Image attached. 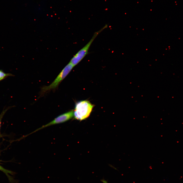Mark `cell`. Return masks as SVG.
I'll return each mask as SVG.
<instances>
[{
	"label": "cell",
	"mask_w": 183,
	"mask_h": 183,
	"mask_svg": "<svg viewBox=\"0 0 183 183\" xmlns=\"http://www.w3.org/2000/svg\"><path fill=\"white\" fill-rule=\"evenodd\" d=\"M94 106L87 100L77 102L73 110V116L75 119L79 120L85 119L89 116Z\"/></svg>",
	"instance_id": "6da1fadb"
},
{
	"label": "cell",
	"mask_w": 183,
	"mask_h": 183,
	"mask_svg": "<svg viewBox=\"0 0 183 183\" xmlns=\"http://www.w3.org/2000/svg\"><path fill=\"white\" fill-rule=\"evenodd\" d=\"M74 66L70 62L64 68L54 80L49 85L44 86L41 89V96L56 89L61 82L66 77Z\"/></svg>",
	"instance_id": "7a4b0ae2"
},
{
	"label": "cell",
	"mask_w": 183,
	"mask_h": 183,
	"mask_svg": "<svg viewBox=\"0 0 183 183\" xmlns=\"http://www.w3.org/2000/svg\"><path fill=\"white\" fill-rule=\"evenodd\" d=\"M106 25L99 30L95 32L90 41L82 48L80 49L71 59L70 63L74 67L80 63L87 55L92 43L98 34L107 27Z\"/></svg>",
	"instance_id": "3957f363"
},
{
	"label": "cell",
	"mask_w": 183,
	"mask_h": 183,
	"mask_svg": "<svg viewBox=\"0 0 183 183\" xmlns=\"http://www.w3.org/2000/svg\"><path fill=\"white\" fill-rule=\"evenodd\" d=\"M73 116V110H71L62 114L57 117L51 121L43 125L30 133L26 135L27 136L30 134L35 132L42 129L51 126L64 123L69 120Z\"/></svg>",
	"instance_id": "277c9868"
},
{
	"label": "cell",
	"mask_w": 183,
	"mask_h": 183,
	"mask_svg": "<svg viewBox=\"0 0 183 183\" xmlns=\"http://www.w3.org/2000/svg\"><path fill=\"white\" fill-rule=\"evenodd\" d=\"M14 76V75L9 73L5 72L2 70L0 69V82L9 77Z\"/></svg>",
	"instance_id": "5b68a950"
},
{
	"label": "cell",
	"mask_w": 183,
	"mask_h": 183,
	"mask_svg": "<svg viewBox=\"0 0 183 183\" xmlns=\"http://www.w3.org/2000/svg\"><path fill=\"white\" fill-rule=\"evenodd\" d=\"M13 106H9L4 108L2 112L0 114V129L1 120L4 115L8 110Z\"/></svg>",
	"instance_id": "8992f818"
},
{
	"label": "cell",
	"mask_w": 183,
	"mask_h": 183,
	"mask_svg": "<svg viewBox=\"0 0 183 183\" xmlns=\"http://www.w3.org/2000/svg\"><path fill=\"white\" fill-rule=\"evenodd\" d=\"M0 170L3 171L5 173L7 176H9L8 174H13L14 173L12 172L11 171H9L7 169H6L0 165Z\"/></svg>",
	"instance_id": "52a82bcc"
},
{
	"label": "cell",
	"mask_w": 183,
	"mask_h": 183,
	"mask_svg": "<svg viewBox=\"0 0 183 183\" xmlns=\"http://www.w3.org/2000/svg\"><path fill=\"white\" fill-rule=\"evenodd\" d=\"M101 181L103 183H108V181L104 179H102L101 180Z\"/></svg>",
	"instance_id": "ba28073f"
}]
</instances>
